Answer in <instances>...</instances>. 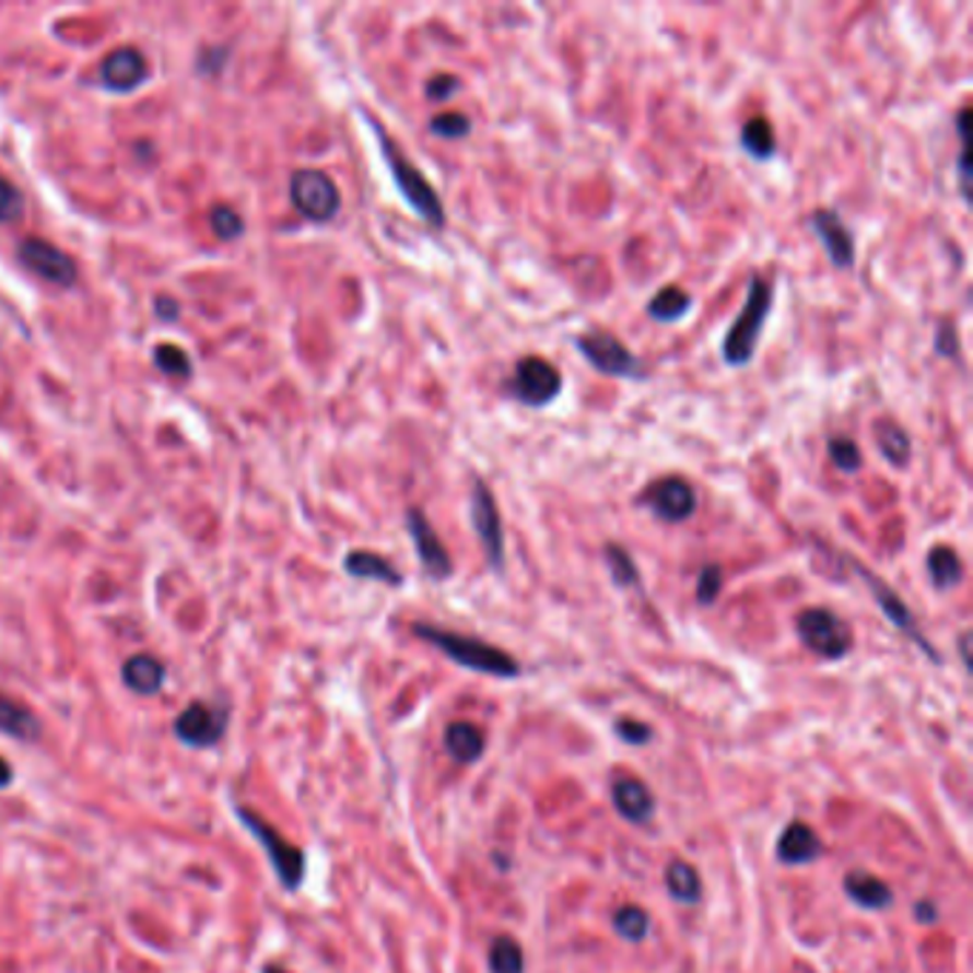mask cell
Returning a JSON list of instances; mask_svg holds the SVG:
<instances>
[{
  "mask_svg": "<svg viewBox=\"0 0 973 973\" xmlns=\"http://www.w3.org/2000/svg\"><path fill=\"white\" fill-rule=\"evenodd\" d=\"M368 126L374 129L377 134V143H380V152H383V161H386L388 172H391V180H395L397 191H400V198L409 203V209L423 220L425 226L432 228H443L446 226V206H443V198H439V191L429 184V177L420 172L414 163L409 161V154L403 149L397 146L391 134L383 129L372 115H366Z\"/></svg>",
  "mask_w": 973,
  "mask_h": 973,
  "instance_id": "1",
  "label": "cell"
},
{
  "mask_svg": "<svg viewBox=\"0 0 973 973\" xmlns=\"http://www.w3.org/2000/svg\"><path fill=\"white\" fill-rule=\"evenodd\" d=\"M771 308H774V278L757 271L748 280L746 303L739 308L737 320L731 323V329L725 331L723 337V360L728 366L742 368L754 360Z\"/></svg>",
  "mask_w": 973,
  "mask_h": 973,
  "instance_id": "2",
  "label": "cell"
},
{
  "mask_svg": "<svg viewBox=\"0 0 973 973\" xmlns=\"http://www.w3.org/2000/svg\"><path fill=\"white\" fill-rule=\"evenodd\" d=\"M411 631H414V637L434 645L437 652H443L452 663H457L462 668L489 673V677H503V680H512V677L520 673V663L508 652L497 648V645H489L477 637H466V634H457V631L437 629V625H429V622H414Z\"/></svg>",
  "mask_w": 973,
  "mask_h": 973,
  "instance_id": "3",
  "label": "cell"
},
{
  "mask_svg": "<svg viewBox=\"0 0 973 973\" xmlns=\"http://www.w3.org/2000/svg\"><path fill=\"white\" fill-rule=\"evenodd\" d=\"M574 349L579 352V357H586V363H591L594 372L606 374V377H617V380H645L648 377V366L643 360L631 352L620 337L606 329H588L577 335Z\"/></svg>",
  "mask_w": 973,
  "mask_h": 973,
  "instance_id": "4",
  "label": "cell"
},
{
  "mask_svg": "<svg viewBox=\"0 0 973 973\" xmlns=\"http://www.w3.org/2000/svg\"><path fill=\"white\" fill-rule=\"evenodd\" d=\"M505 395L514 397L526 409H546L563 395V374L551 360L528 354L514 363L505 380Z\"/></svg>",
  "mask_w": 973,
  "mask_h": 973,
  "instance_id": "5",
  "label": "cell"
},
{
  "mask_svg": "<svg viewBox=\"0 0 973 973\" xmlns=\"http://www.w3.org/2000/svg\"><path fill=\"white\" fill-rule=\"evenodd\" d=\"M797 634L808 652L822 659L848 657L854 648V631L831 608H802L797 614Z\"/></svg>",
  "mask_w": 973,
  "mask_h": 973,
  "instance_id": "6",
  "label": "cell"
},
{
  "mask_svg": "<svg viewBox=\"0 0 973 973\" xmlns=\"http://www.w3.org/2000/svg\"><path fill=\"white\" fill-rule=\"evenodd\" d=\"M237 820L249 828L251 836L263 845V851L269 854L271 868L278 874L280 886H283L285 891H297V888L303 886V874H306V854H303L297 845H292V842L285 840L280 831L266 825V822L260 820L255 811H249V808H237Z\"/></svg>",
  "mask_w": 973,
  "mask_h": 973,
  "instance_id": "7",
  "label": "cell"
},
{
  "mask_svg": "<svg viewBox=\"0 0 973 973\" xmlns=\"http://www.w3.org/2000/svg\"><path fill=\"white\" fill-rule=\"evenodd\" d=\"M289 198L297 214L312 223H331L343 206L337 184L320 168H297L289 184Z\"/></svg>",
  "mask_w": 973,
  "mask_h": 973,
  "instance_id": "8",
  "label": "cell"
},
{
  "mask_svg": "<svg viewBox=\"0 0 973 973\" xmlns=\"http://www.w3.org/2000/svg\"><path fill=\"white\" fill-rule=\"evenodd\" d=\"M471 526H474L477 540L483 546L485 565H489L491 571L503 574L505 571L503 514H500L494 491H491L489 483L480 480V477H471Z\"/></svg>",
  "mask_w": 973,
  "mask_h": 973,
  "instance_id": "9",
  "label": "cell"
},
{
  "mask_svg": "<svg viewBox=\"0 0 973 973\" xmlns=\"http://www.w3.org/2000/svg\"><path fill=\"white\" fill-rule=\"evenodd\" d=\"M845 563H848L851 568H854L856 577L865 579V586L871 588L874 600H877V606L882 608V614H886L888 620H891L893 625H896V629H900L902 634H905V637L911 640V643L919 645L925 657H930V659H934V663H942L939 652H937V648H934V645H930V640L925 637L923 629H919V622H916L914 611H911V608L905 606V600H902L900 594L893 591V588L888 586L886 579L877 577V574H874V571L868 568V565L859 563V560H854V556L845 554Z\"/></svg>",
  "mask_w": 973,
  "mask_h": 973,
  "instance_id": "10",
  "label": "cell"
},
{
  "mask_svg": "<svg viewBox=\"0 0 973 973\" xmlns=\"http://www.w3.org/2000/svg\"><path fill=\"white\" fill-rule=\"evenodd\" d=\"M637 503L643 508H648L657 520L677 526V523H685L694 517L700 500H696V489L685 477L666 474L645 485Z\"/></svg>",
  "mask_w": 973,
  "mask_h": 973,
  "instance_id": "11",
  "label": "cell"
},
{
  "mask_svg": "<svg viewBox=\"0 0 973 973\" xmlns=\"http://www.w3.org/2000/svg\"><path fill=\"white\" fill-rule=\"evenodd\" d=\"M406 531H409L411 542H414V551H418L420 568H423L425 577H432L434 583H443L454 574V560L448 554L446 542L439 540V535L434 531L432 520L425 517L423 508L411 505L406 512Z\"/></svg>",
  "mask_w": 973,
  "mask_h": 973,
  "instance_id": "12",
  "label": "cell"
},
{
  "mask_svg": "<svg viewBox=\"0 0 973 973\" xmlns=\"http://www.w3.org/2000/svg\"><path fill=\"white\" fill-rule=\"evenodd\" d=\"M17 257L26 269L35 271V278L46 280V283L60 285V289L78 283V263L60 246L44 241V237H26L17 246Z\"/></svg>",
  "mask_w": 973,
  "mask_h": 973,
  "instance_id": "13",
  "label": "cell"
},
{
  "mask_svg": "<svg viewBox=\"0 0 973 973\" xmlns=\"http://www.w3.org/2000/svg\"><path fill=\"white\" fill-rule=\"evenodd\" d=\"M226 725V711H218L206 703H191L177 714L175 734L189 748H212L223 739Z\"/></svg>",
  "mask_w": 973,
  "mask_h": 973,
  "instance_id": "14",
  "label": "cell"
},
{
  "mask_svg": "<svg viewBox=\"0 0 973 973\" xmlns=\"http://www.w3.org/2000/svg\"><path fill=\"white\" fill-rule=\"evenodd\" d=\"M808 226L811 232L822 241L828 251V260L831 266L840 271H848L854 269L856 263V241H854V232L845 226V220L840 218V212L834 209H817V212L808 218Z\"/></svg>",
  "mask_w": 973,
  "mask_h": 973,
  "instance_id": "15",
  "label": "cell"
},
{
  "mask_svg": "<svg viewBox=\"0 0 973 973\" xmlns=\"http://www.w3.org/2000/svg\"><path fill=\"white\" fill-rule=\"evenodd\" d=\"M146 58L134 46H120V49L109 51L101 63V83L112 92H132L146 81Z\"/></svg>",
  "mask_w": 973,
  "mask_h": 973,
  "instance_id": "16",
  "label": "cell"
},
{
  "mask_svg": "<svg viewBox=\"0 0 973 973\" xmlns=\"http://www.w3.org/2000/svg\"><path fill=\"white\" fill-rule=\"evenodd\" d=\"M611 797H614V808L622 820L637 822V825L652 820L654 808H657L654 794L648 790V785H645L643 779H637V776L620 779V783L614 785V790H611Z\"/></svg>",
  "mask_w": 973,
  "mask_h": 973,
  "instance_id": "17",
  "label": "cell"
},
{
  "mask_svg": "<svg viewBox=\"0 0 973 973\" xmlns=\"http://www.w3.org/2000/svg\"><path fill=\"white\" fill-rule=\"evenodd\" d=\"M822 851V842L811 825L806 822H790L785 825L783 836L776 842V856L785 865H808L813 863Z\"/></svg>",
  "mask_w": 973,
  "mask_h": 973,
  "instance_id": "18",
  "label": "cell"
},
{
  "mask_svg": "<svg viewBox=\"0 0 973 973\" xmlns=\"http://www.w3.org/2000/svg\"><path fill=\"white\" fill-rule=\"evenodd\" d=\"M874 443H877L879 454L891 462L893 469H905L907 462H911V457H914L911 434L891 418L874 420Z\"/></svg>",
  "mask_w": 973,
  "mask_h": 973,
  "instance_id": "19",
  "label": "cell"
},
{
  "mask_svg": "<svg viewBox=\"0 0 973 973\" xmlns=\"http://www.w3.org/2000/svg\"><path fill=\"white\" fill-rule=\"evenodd\" d=\"M925 571H928L930 586L937 588V591H951V588H957L959 583L965 579V563H962V556L957 554L953 546H945V542H937V546L928 551V556H925Z\"/></svg>",
  "mask_w": 973,
  "mask_h": 973,
  "instance_id": "20",
  "label": "cell"
},
{
  "mask_svg": "<svg viewBox=\"0 0 973 973\" xmlns=\"http://www.w3.org/2000/svg\"><path fill=\"white\" fill-rule=\"evenodd\" d=\"M343 568L349 577L374 579V583H383V586L391 588L403 586V574L388 563L386 556L374 554V551H349L343 560Z\"/></svg>",
  "mask_w": 973,
  "mask_h": 973,
  "instance_id": "21",
  "label": "cell"
},
{
  "mask_svg": "<svg viewBox=\"0 0 973 973\" xmlns=\"http://www.w3.org/2000/svg\"><path fill=\"white\" fill-rule=\"evenodd\" d=\"M443 742H446L448 757L454 762H460V765H471L485 751V734L474 723H466V719L448 723V728L443 731Z\"/></svg>",
  "mask_w": 973,
  "mask_h": 973,
  "instance_id": "22",
  "label": "cell"
},
{
  "mask_svg": "<svg viewBox=\"0 0 973 973\" xmlns=\"http://www.w3.org/2000/svg\"><path fill=\"white\" fill-rule=\"evenodd\" d=\"M163 680H166V668L157 657L152 654H134L124 663V682L126 689L134 691L140 696H152L163 689Z\"/></svg>",
  "mask_w": 973,
  "mask_h": 973,
  "instance_id": "23",
  "label": "cell"
},
{
  "mask_svg": "<svg viewBox=\"0 0 973 973\" xmlns=\"http://www.w3.org/2000/svg\"><path fill=\"white\" fill-rule=\"evenodd\" d=\"M0 731L9 737L21 739V742H35L40 737V719L30 705L17 703L12 696L0 694Z\"/></svg>",
  "mask_w": 973,
  "mask_h": 973,
  "instance_id": "24",
  "label": "cell"
},
{
  "mask_svg": "<svg viewBox=\"0 0 973 973\" xmlns=\"http://www.w3.org/2000/svg\"><path fill=\"white\" fill-rule=\"evenodd\" d=\"M845 893L859 907H868V911H882V907H891L893 891L888 888L886 879L874 877L868 871H851L845 877Z\"/></svg>",
  "mask_w": 973,
  "mask_h": 973,
  "instance_id": "25",
  "label": "cell"
},
{
  "mask_svg": "<svg viewBox=\"0 0 973 973\" xmlns=\"http://www.w3.org/2000/svg\"><path fill=\"white\" fill-rule=\"evenodd\" d=\"M691 308H694V297L682 285H663L652 301L645 303V315L657 323H677L689 315Z\"/></svg>",
  "mask_w": 973,
  "mask_h": 973,
  "instance_id": "26",
  "label": "cell"
},
{
  "mask_svg": "<svg viewBox=\"0 0 973 973\" xmlns=\"http://www.w3.org/2000/svg\"><path fill=\"white\" fill-rule=\"evenodd\" d=\"M739 146L746 149V152L751 154L754 161H760V163L771 161V157L776 154L774 124H771L769 118H762V115L746 120V124H742V129H739Z\"/></svg>",
  "mask_w": 973,
  "mask_h": 973,
  "instance_id": "27",
  "label": "cell"
},
{
  "mask_svg": "<svg viewBox=\"0 0 973 973\" xmlns=\"http://www.w3.org/2000/svg\"><path fill=\"white\" fill-rule=\"evenodd\" d=\"M666 888L673 900L685 902V905H694V902H700V896H703L700 874H696L694 865L685 863V859H673V863L668 865Z\"/></svg>",
  "mask_w": 973,
  "mask_h": 973,
  "instance_id": "28",
  "label": "cell"
},
{
  "mask_svg": "<svg viewBox=\"0 0 973 973\" xmlns=\"http://www.w3.org/2000/svg\"><path fill=\"white\" fill-rule=\"evenodd\" d=\"M602 556H606V565H608V574L614 579V586L620 588H640L643 586V579H640V568L634 563V556L629 551L622 549L620 542H606L602 546Z\"/></svg>",
  "mask_w": 973,
  "mask_h": 973,
  "instance_id": "29",
  "label": "cell"
},
{
  "mask_svg": "<svg viewBox=\"0 0 973 973\" xmlns=\"http://www.w3.org/2000/svg\"><path fill=\"white\" fill-rule=\"evenodd\" d=\"M489 971L491 973H523L526 959H523L520 942L514 937H497L489 948Z\"/></svg>",
  "mask_w": 973,
  "mask_h": 973,
  "instance_id": "30",
  "label": "cell"
},
{
  "mask_svg": "<svg viewBox=\"0 0 973 973\" xmlns=\"http://www.w3.org/2000/svg\"><path fill=\"white\" fill-rule=\"evenodd\" d=\"M614 930L629 942H643L652 930V916L640 905H625L614 914Z\"/></svg>",
  "mask_w": 973,
  "mask_h": 973,
  "instance_id": "31",
  "label": "cell"
},
{
  "mask_svg": "<svg viewBox=\"0 0 973 973\" xmlns=\"http://www.w3.org/2000/svg\"><path fill=\"white\" fill-rule=\"evenodd\" d=\"M828 460L834 466L836 471L842 474H856V471L863 469V448L859 443L851 437H831L828 439Z\"/></svg>",
  "mask_w": 973,
  "mask_h": 973,
  "instance_id": "32",
  "label": "cell"
},
{
  "mask_svg": "<svg viewBox=\"0 0 973 973\" xmlns=\"http://www.w3.org/2000/svg\"><path fill=\"white\" fill-rule=\"evenodd\" d=\"M968 120H971V106H962L957 115V134H959V189L965 203H971V134H968Z\"/></svg>",
  "mask_w": 973,
  "mask_h": 973,
  "instance_id": "33",
  "label": "cell"
},
{
  "mask_svg": "<svg viewBox=\"0 0 973 973\" xmlns=\"http://www.w3.org/2000/svg\"><path fill=\"white\" fill-rule=\"evenodd\" d=\"M209 226H212L218 241H237L243 235V228H246V220H243V214L237 212L235 206L218 203L209 212Z\"/></svg>",
  "mask_w": 973,
  "mask_h": 973,
  "instance_id": "34",
  "label": "cell"
},
{
  "mask_svg": "<svg viewBox=\"0 0 973 973\" xmlns=\"http://www.w3.org/2000/svg\"><path fill=\"white\" fill-rule=\"evenodd\" d=\"M429 132L439 140H462L471 134V118L466 112H439L429 120Z\"/></svg>",
  "mask_w": 973,
  "mask_h": 973,
  "instance_id": "35",
  "label": "cell"
},
{
  "mask_svg": "<svg viewBox=\"0 0 973 973\" xmlns=\"http://www.w3.org/2000/svg\"><path fill=\"white\" fill-rule=\"evenodd\" d=\"M152 357H154V366L161 368L166 377H177V380H184V377H189L191 374V360H189V354L180 349V345L161 343L157 349H154Z\"/></svg>",
  "mask_w": 973,
  "mask_h": 973,
  "instance_id": "36",
  "label": "cell"
},
{
  "mask_svg": "<svg viewBox=\"0 0 973 973\" xmlns=\"http://www.w3.org/2000/svg\"><path fill=\"white\" fill-rule=\"evenodd\" d=\"M723 565L705 563L696 574V602L700 606H714L723 594Z\"/></svg>",
  "mask_w": 973,
  "mask_h": 973,
  "instance_id": "37",
  "label": "cell"
},
{
  "mask_svg": "<svg viewBox=\"0 0 973 973\" xmlns=\"http://www.w3.org/2000/svg\"><path fill=\"white\" fill-rule=\"evenodd\" d=\"M934 354L942 360H953V363L962 360V349H959V326L953 317H942V320H939L937 335H934Z\"/></svg>",
  "mask_w": 973,
  "mask_h": 973,
  "instance_id": "38",
  "label": "cell"
},
{
  "mask_svg": "<svg viewBox=\"0 0 973 973\" xmlns=\"http://www.w3.org/2000/svg\"><path fill=\"white\" fill-rule=\"evenodd\" d=\"M423 92L429 101L446 103L462 92V78H457V74H452V72H437V74H432L429 81H425Z\"/></svg>",
  "mask_w": 973,
  "mask_h": 973,
  "instance_id": "39",
  "label": "cell"
},
{
  "mask_svg": "<svg viewBox=\"0 0 973 973\" xmlns=\"http://www.w3.org/2000/svg\"><path fill=\"white\" fill-rule=\"evenodd\" d=\"M23 214V195L9 177L0 175V223H15Z\"/></svg>",
  "mask_w": 973,
  "mask_h": 973,
  "instance_id": "40",
  "label": "cell"
},
{
  "mask_svg": "<svg viewBox=\"0 0 973 973\" xmlns=\"http://www.w3.org/2000/svg\"><path fill=\"white\" fill-rule=\"evenodd\" d=\"M614 731H617V737H620L622 742H629V746H645V742L654 737L652 725H645V723H640V719H631V717L617 719Z\"/></svg>",
  "mask_w": 973,
  "mask_h": 973,
  "instance_id": "41",
  "label": "cell"
},
{
  "mask_svg": "<svg viewBox=\"0 0 973 973\" xmlns=\"http://www.w3.org/2000/svg\"><path fill=\"white\" fill-rule=\"evenodd\" d=\"M154 315L166 323H175L177 315H180V306H177V301H172V297L161 294V297H154Z\"/></svg>",
  "mask_w": 973,
  "mask_h": 973,
  "instance_id": "42",
  "label": "cell"
},
{
  "mask_svg": "<svg viewBox=\"0 0 973 973\" xmlns=\"http://www.w3.org/2000/svg\"><path fill=\"white\" fill-rule=\"evenodd\" d=\"M937 905H934V902L930 900H919L916 902V919H919V923L923 925H930V923H937Z\"/></svg>",
  "mask_w": 973,
  "mask_h": 973,
  "instance_id": "43",
  "label": "cell"
},
{
  "mask_svg": "<svg viewBox=\"0 0 973 973\" xmlns=\"http://www.w3.org/2000/svg\"><path fill=\"white\" fill-rule=\"evenodd\" d=\"M12 776H15L12 774V765L0 757V788H9V785H12Z\"/></svg>",
  "mask_w": 973,
  "mask_h": 973,
  "instance_id": "44",
  "label": "cell"
},
{
  "mask_svg": "<svg viewBox=\"0 0 973 973\" xmlns=\"http://www.w3.org/2000/svg\"><path fill=\"white\" fill-rule=\"evenodd\" d=\"M968 643H971V637H968V631H965V634L959 637V654H962V663H965V666H971V657H968Z\"/></svg>",
  "mask_w": 973,
  "mask_h": 973,
  "instance_id": "45",
  "label": "cell"
},
{
  "mask_svg": "<svg viewBox=\"0 0 973 973\" xmlns=\"http://www.w3.org/2000/svg\"><path fill=\"white\" fill-rule=\"evenodd\" d=\"M263 973H289V971H285V968H280V965H266Z\"/></svg>",
  "mask_w": 973,
  "mask_h": 973,
  "instance_id": "46",
  "label": "cell"
}]
</instances>
